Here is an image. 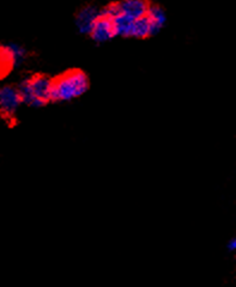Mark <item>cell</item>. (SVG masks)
<instances>
[{
	"label": "cell",
	"instance_id": "obj_1",
	"mask_svg": "<svg viewBox=\"0 0 236 287\" xmlns=\"http://www.w3.org/2000/svg\"><path fill=\"white\" fill-rule=\"evenodd\" d=\"M89 89V79L81 70H70L53 78L52 102H71L83 96Z\"/></svg>",
	"mask_w": 236,
	"mask_h": 287
},
{
	"label": "cell",
	"instance_id": "obj_2",
	"mask_svg": "<svg viewBox=\"0 0 236 287\" xmlns=\"http://www.w3.org/2000/svg\"><path fill=\"white\" fill-rule=\"evenodd\" d=\"M53 78L45 74H32L23 78L18 87L23 104L30 108H42L52 102Z\"/></svg>",
	"mask_w": 236,
	"mask_h": 287
},
{
	"label": "cell",
	"instance_id": "obj_3",
	"mask_svg": "<svg viewBox=\"0 0 236 287\" xmlns=\"http://www.w3.org/2000/svg\"><path fill=\"white\" fill-rule=\"evenodd\" d=\"M22 105L23 101L17 85H0V118L5 121H12Z\"/></svg>",
	"mask_w": 236,
	"mask_h": 287
},
{
	"label": "cell",
	"instance_id": "obj_4",
	"mask_svg": "<svg viewBox=\"0 0 236 287\" xmlns=\"http://www.w3.org/2000/svg\"><path fill=\"white\" fill-rule=\"evenodd\" d=\"M25 60L24 48L14 43L0 46V78H4Z\"/></svg>",
	"mask_w": 236,
	"mask_h": 287
},
{
	"label": "cell",
	"instance_id": "obj_5",
	"mask_svg": "<svg viewBox=\"0 0 236 287\" xmlns=\"http://www.w3.org/2000/svg\"><path fill=\"white\" fill-rule=\"evenodd\" d=\"M90 37L97 43L107 42V41L114 39L117 35V28H115V22L113 17L105 12H100L96 17L95 22L90 30Z\"/></svg>",
	"mask_w": 236,
	"mask_h": 287
},
{
	"label": "cell",
	"instance_id": "obj_6",
	"mask_svg": "<svg viewBox=\"0 0 236 287\" xmlns=\"http://www.w3.org/2000/svg\"><path fill=\"white\" fill-rule=\"evenodd\" d=\"M149 0H121L119 1L120 13L131 19H137L143 17L150 10Z\"/></svg>",
	"mask_w": 236,
	"mask_h": 287
},
{
	"label": "cell",
	"instance_id": "obj_7",
	"mask_svg": "<svg viewBox=\"0 0 236 287\" xmlns=\"http://www.w3.org/2000/svg\"><path fill=\"white\" fill-rule=\"evenodd\" d=\"M99 11L94 7H85L77 14V26H78L79 31L83 34L89 35L91 26H93L94 22H95L96 17L99 16Z\"/></svg>",
	"mask_w": 236,
	"mask_h": 287
},
{
	"label": "cell",
	"instance_id": "obj_8",
	"mask_svg": "<svg viewBox=\"0 0 236 287\" xmlns=\"http://www.w3.org/2000/svg\"><path fill=\"white\" fill-rule=\"evenodd\" d=\"M228 249L232 251L236 250V238H233L232 241L228 243Z\"/></svg>",
	"mask_w": 236,
	"mask_h": 287
}]
</instances>
